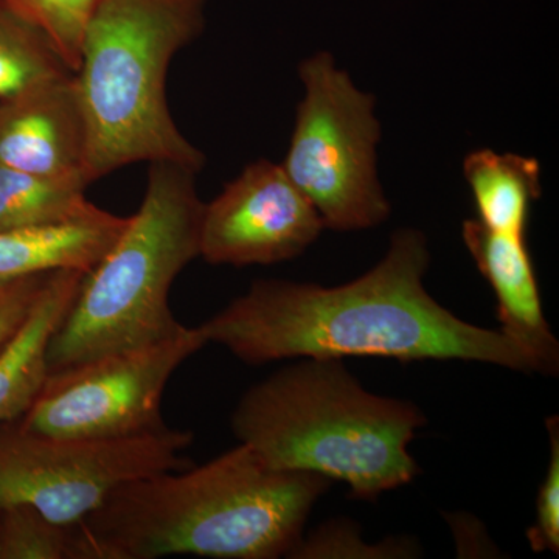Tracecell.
Segmentation results:
<instances>
[{"label":"cell","mask_w":559,"mask_h":559,"mask_svg":"<svg viewBox=\"0 0 559 559\" xmlns=\"http://www.w3.org/2000/svg\"><path fill=\"white\" fill-rule=\"evenodd\" d=\"M430 263L421 230H396L384 259L362 277L323 288L314 283L257 280L202 323L209 344L250 366L299 358L374 356L466 360L538 373L502 331L481 329L448 311L425 288Z\"/></svg>","instance_id":"cell-1"},{"label":"cell","mask_w":559,"mask_h":559,"mask_svg":"<svg viewBox=\"0 0 559 559\" xmlns=\"http://www.w3.org/2000/svg\"><path fill=\"white\" fill-rule=\"evenodd\" d=\"M331 480L275 469L248 444L120 485L75 527L76 559L289 557Z\"/></svg>","instance_id":"cell-2"},{"label":"cell","mask_w":559,"mask_h":559,"mask_svg":"<svg viewBox=\"0 0 559 559\" xmlns=\"http://www.w3.org/2000/svg\"><path fill=\"white\" fill-rule=\"evenodd\" d=\"M428 423L417 404L377 395L336 358H299L242 395L231 430L266 465L345 481L377 500L418 476L409 447Z\"/></svg>","instance_id":"cell-3"},{"label":"cell","mask_w":559,"mask_h":559,"mask_svg":"<svg viewBox=\"0 0 559 559\" xmlns=\"http://www.w3.org/2000/svg\"><path fill=\"white\" fill-rule=\"evenodd\" d=\"M205 7L207 0H98L73 73L91 183L135 162L204 168V154L173 120L167 75L176 53L204 31Z\"/></svg>","instance_id":"cell-4"},{"label":"cell","mask_w":559,"mask_h":559,"mask_svg":"<svg viewBox=\"0 0 559 559\" xmlns=\"http://www.w3.org/2000/svg\"><path fill=\"white\" fill-rule=\"evenodd\" d=\"M197 175L171 162L150 165L142 205L84 275L51 340L49 374L167 340L186 326L171 312L170 290L183 267L200 257L205 204L198 197Z\"/></svg>","instance_id":"cell-5"},{"label":"cell","mask_w":559,"mask_h":559,"mask_svg":"<svg viewBox=\"0 0 559 559\" xmlns=\"http://www.w3.org/2000/svg\"><path fill=\"white\" fill-rule=\"evenodd\" d=\"M299 75L305 95L283 170L325 229L377 227L389 218L390 204L377 173L381 124L373 95L358 90L329 51L301 62Z\"/></svg>","instance_id":"cell-6"},{"label":"cell","mask_w":559,"mask_h":559,"mask_svg":"<svg viewBox=\"0 0 559 559\" xmlns=\"http://www.w3.org/2000/svg\"><path fill=\"white\" fill-rule=\"evenodd\" d=\"M0 510L31 506L47 520L75 525L114 489L191 465L189 430L167 428L127 439H81L0 425Z\"/></svg>","instance_id":"cell-7"},{"label":"cell","mask_w":559,"mask_h":559,"mask_svg":"<svg viewBox=\"0 0 559 559\" xmlns=\"http://www.w3.org/2000/svg\"><path fill=\"white\" fill-rule=\"evenodd\" d=\"M201 326H183L153 344L55 371L21 418L35 432L81 439H127L168 428L162 399L171 374L207 345Z\"/></svg>","instance_id":"cell-8"},{"label":"cell","mask_w":559,"mask_h":559,"mask_svg":"<svg viewBox=\"0 0 559 559\" xmlns=\"http://www.w3.org/2000/svg\"><path fill=\"white\" fill-rule=\"evenodd\" d=\"M325 229L310 200L282 165L253 162L204 205L200 257L245 267L301 255Z\"/></svg>","instance_id":"cell-9"},{"label":"cell","mask_w":559,"mask_h":559,"mask_svg":"<svg viewBox=\"0 0 559 559\" xmlns=\"http://www.w3.org/2000/svg\"><path fill=\"white\" fill-rule=\"evenodd\" d=\"M87 124L73 75L0 98V165L44 178H87Z\"/></svg>","instance_id":"cell-10"},{"label":"cell","mask_w":559,"mask_h":559,"mask_svg":"<svg viewBox=\"0 0 559 559\" xmlns=\"http://www.w3.org/2000/svg\"><path fill=\"white\" fill-rule=\"evenodd\" d=\"M462 237L495 290L499 330L527 353L538 373L557 374L559 344L544 316L527 238L489 230L479 219H466Z\"/></svg>","instance_id":"cell-11"},{"label":"cell","mask_w":559,"mask_h":559,"mask_svg":"<svg viewBox=\"0 0 559 559\" xmlns=\"http://www.w3.org/2000/svg\"><path fill=\"white\" fill-rule=\"evenodd\" d=\"M130 216L95 207L79 218L0 231V286L57 271L87 274L123 234Z\"/></svg>","instance_id":"cell-12"},{"label":"cell","mask_w":559,"mask_h":559,"mask_svg":"<svg viewBox=\"0 0 559 559\" xmlns=\"http://www.w3.org/2000/svg\"><path fill=\"white\" fill-rule=\"evenodd\" d=\"M84 275L80 271L53 272L20 329L0 348V425L24 417L38 399L49 378L51 340Z\"/></svg>","instance_id":"cell-13"},{"label":"cell","mask_w":559,"mask_h":559,"mask_svg":"<svg viewBox=\"0 0 559 559\" xmlns=\"http://www.w3.org/2000/svg\"><path fill=\"white\" fill-rule=\"evenodd\" d=\"M477 219L489 230L527 238L530 210L540 197V167L533 157L477 150L463 162Z\"/></svg>","instance_id":"cell-14"},{"label":"cell","mask_w":559,"mask_h":559,"mask_svg":"<svg viewBox=\"0 0 559 559\" xmlns=\"http://www.w3.org/2000/svg\"><path fill=\"white\" fill-rule=\"evenodd\" d=\"M83 178H44L0 165V231L79 218L97 205Z\"/></svg>","instance_id":"cell-15"},{"label":"cell","mask_w":559,"mask_h":559,"mask_svg":"<svg viewBox=\"0 0 559 559\" xmlns=\"http://www.w3.org/2000/svg\"><path fill=\"white\" fill-rule=\"evenodd\" d=\"M68 75L49 36L13 0H0V98Z\"/></svg>","instance_id":"cell-16"},{"label":"cell","mask_w":559,"mask_h":559,"mask_svg":"<svg viewBox=\"0 0 559 559\" xmlns=\"http://www.w3.org/2000/svg\"><path fill=\"white\" fill-rule=\"evenodd\" d=\"M0 559H76L73 525L47 520L31 506L0 510Z\"/></svg>","instance_id":"cell-17"},{"label":"cell","mask_w":559,"mask_h":559,"mask_svg":"<svg viewBox=\"0 0 559 559\" xmlns=\"http://www.w3.org/2000/svg\"><path fill=\"white\" fill-rule=\"evenodd\" d=\"M418 555L414 540L388 539L367 544L353 522L331 521L307 538L301 536L288 558H415Z\"/></svg>","instance_id":"cell-18"},{"label":"cell","mask_w":559,"mask_h":559,"mask_svg":"<svg viewBox=\"0 0 559 559\" xmlns=\"http://www.w3.org/2000/svg\"><path fill=\"white\" fill-rule=\"evenodd\" d=\"M49 36L70 72L75 73L87 22L98 0H13Z\"/></svg>","instance_id":"cell-19"},{"label":"cell","mask_w":559,"mask_h":559,"mask_svg":"<svg viewBox=\"0 0 559 559\" xmlns=\"http://www.w3.org/2000/svg\"><path fill=\"white\" fill-rule=\"evenodd\" d=\"M550 439V460L546 477L536 499L535 522L527 538L533 551L559 554V417L551 415L546 421Z\"/></svg>","instance_id":"cell-20"},{"label":"cell","mask_w":559,"mask_h":559,"mask_svg":"<svg viewBox=\"0 0 559 559\" xmlns=\"http://www.w3.org/2000/svg\"><path fill=\"white\" fill-rule=\"evenodd\" d=\"M51 274L53 272L33 275V277L16 280L9 285L0 286V348L27 318L33 304L38 299L40 290L46 286Z\"/></svg>","instance_id":"cell-21"}]
</instances>
